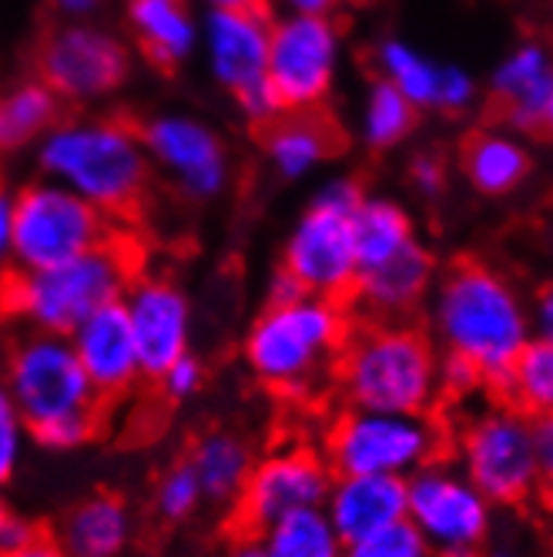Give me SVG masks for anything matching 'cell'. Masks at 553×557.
I'll use <instances>...</instances> for the list:
<instances>
[{"instance_id": "39", "label": "cell", "mask_w": 553, "mask_h": 557, "mask_svg": "<svg viewBox=\"0 0 553 557\" xmlns=\"http://www.w3.org/2000/svg\"><path fill=\"white\" fill-rule=\"evenodd\" d=\"M410 175H413V185L423 195H440L447 188V162L440 154H432V151H423V154L413 158Z\"/></svg>"}, {"instance_id": "32", "label": "cell", "mask_w": 553, "mask_h": 557, "mask_svg": "<svg viewBox=\"0 0 553 557\" xmlns=\"http://www.w3.org/2000/svg\"><path fill=\"white\" fill-rule=\"evenodd\" d=\"M419 122V108L400 91L392 88L389 82H379L373 85L369 91V108H366V138L373 148H392L400 145L403 138L413 135Z\"/></svg>"}, {"instance_id": "21", "label": "cell", "mask_w": 553, "mask_h": 557, "mask_svg": "<svg viewBox=\"0 0 553 557\" xmlns=\"http://www.w3.org/2000/svg\"><path fill=\"white\" fill-rule=\"evenodd\" d=\"M141 141L148 154H154L168 172L178 175L188 195L209 198L225 185V148L205 125L162 117V122L141 125Z\"/></svg>"}, {"instance_id": "19", "label": "cell", "mask_w": 553, "mask_h": 557, "mask_svg": "<svg viewBox=\"0 0 553 557\" xmlns=\"http://www.w3.org/2000/svg\"><path fill=\"white\" fill-rule=\"evenodd\" d=\"M323 510L345 544L373 537L406 521V481L382 473L332 476Z\"/></svg>"}, {"instance_id": "14", "label": "cell", "mask_w": 553, "mask_h": 557, "mask_svg": "<svg viewBox=\"0 0 553 557\" xmlns=\"http://www.w3.org/2000/svg\"><path fill=\"white\" fill-rule=\"evenodd\" d=\"M339 34L336 24L323 14H302L268 37V91L279 108H309L323 104L336 71Z\"/></svg>"}, {"instance_id": "33", "label": "cell", "mask_w": 553, "mask_h": 557, "mask_svg": "<svg viewBox=\"0 0 553 557\" xmlns=\"http://www.w3.org/2000/svg\"><path fill=\"white\" fill-rule=\"evenodd\" d=\"M151 507H154V513L162 517L165 524H188V521L199 517L202 507H209L199 476H194V470L188 467L185 457L168 463L162 473L154 476Z\"/></svg>"}, {"instance_id": "1", "label": "cell", "mask_w": 553, "mask_h": 557, "mask_svg": "<svg viewBox=\"0 0 553 557\" xmlns=\"http://www.w3.org/2000/svg\"><path fill=\"white\" fill-rule=\"evenodd\" d=\"M429 293V339L447 360L469 367L480 386L497 393L533 339L530 309L517 286L490 262L463 256L447 265Z\"/></svg>"}, {"instance_id": "46", "label": "cell", "mask_w": 553, "mask_h": 557, "mask_svg": "<svg viewBox=\"0 0 553 557\" xmlns=\"http://www.w3.org/2000/svg\"><path fill=\"white\" fill-rule=\"evenodd\" d=\"M292 4L302 14H323V17H329V11H336L342 4H369V0H292Z\"/></svg>"}, {"instance_id": "13", "label": "cell", "mask_w": 553, "mask_h": 557, "mask_svg": "<svg viewBox=\"0 0 553 557\" xmlns=\"http://www.w3.org/2000/svg\"><path fill=\"white\" fill-rule=\"evenodd\" d=\"M30 64L34 82L48 85L67 104L101 98L128 77L125 45L95 27H45Z\"/></svg>"}, {"instance_id": "3", "label": "cell", "mask_w": 553, "mask_h": 557, "mask_svg": "<svg viewBox=\"0 0 553 557\" xmlns=\"http://www.w3.org/2000/svg\"><path fill=\"white\" fill-rule=\"evenodd\" d=\"M332 386L352 410L429 413L443 396L440 349L410 320L352 323L332 367Z\"/></svg>"}, {"instance_id": "51", "label": "cell", "mask_w": 553, "mask_h": 557, "mask_svg": "<svg viewBox=\"0 0 553 557\" xmlns=\"http://www.w3.org/2000/svg\"><path fill=\"white\" fill-rule=\"evenodd\" d=\"M95 4V0H58V8L61 11H71V14H81Z\"/></svg>"}, {"instance_id": "24", "label": "cell", "mask_w": 553, "mask_h": 557, "mask_svg": "<svg viewBox=\"0 0 553 557\" xmlns=\"http://www.w3.org/2000/svg\"><path fill=\"white\" fill-rule=\"evenodd\" d=\"M185 460L194 470V476H199L205 504L235 507V500H239L249 473H252L255 450L242 433L212 426L194 436Z\"/></svg>"}, {"instance_id": "27", "label": "cell", "mask_w": 553, "mask_h": 557, "mask_svg": "<svg viewBox=\"0 0 553 557\" xmlns=\"http://www.w3.org/2000/svg\"><path fill=\"white\" fill-rule=\"evenodd\" d=\"M352 243L355 275H360L410 249L416 243V232L410 215L397 202H389V198H363L352 215Z\"/></svg>"}, {"instance_id": "4", "label": "cell", "mask_w": 553, "mask_h": 557, "mask_svg": "<svg viewBox=\"0 0 553 557\" xmlns=\"http://www.w3.org/2000/svg\"><path fill=\"white\" fill-rule=\"evenodd\" d=\"M352 323V306L323 296L268 302L242 339L246 370L279 396H309L332 380Z\"/></svg>"}, {"instance_id": "12", "label": "cell", "mask_w": 553, "mask_h": 557, "mask_svg": "<svg viewBox=\"0 0 553 557\" xmlns=\"http://www.w3.org/2000/svg\"><path fill=\"white\" fill-rule=\"evenodd\" d=\"M332 467L323 450L305 444H282L255 457L249 481L235 500V524L249 534H262L268 524L289 513L323 507L332 487Z\"/></svg>"}, {"instance_id": "31", "label": "cell", "mask_w": 553, "mask_h": 557, "mask_svg": "<svg viewBox=\"0 0 553 557\" xmlns=\"http://www.w3.org/2000/svg\"><path fill=\"white\" fill-rule=\"evenodd\" d=\"M376 64H379L382 82L400 88L416 108H437L447 67H437L429 58H423L419 51H413L400 41H386L376 51Z\"/></svg>"}, {"instance_id": "52", "label": "cell", "mask_w": 553, "mask_h": 557, "mask_svg": "<svg viewBox=\"0 0 553 557\" xmlns=\"http://www.w3.org/2000/svg\"><path fill=\"white\" fill-rule=\"evenodd\" d=\"M432 557H483L480 550H443V554H432Z\"/></svg>"}, {"instance_id": "26", "label": "cell", "mask_w": 553, "mask_h": 557, "mask_svg": "<svg viewBox=\"0 0 553 557\" xmlns=\"http://www.w3.org/2000/svg\"><path fill=\"white\" fill-rule=\"evenodd\" d=\"M128 24L135 48L154 71L175 74L181 67L194 41L188 0H128Z\"/></svg>"}, {"instance_id": "37", "label": "cell", "mask_w": 553, "mask_h": 557, "mask_svg": "<svg viewBox=\"0 0 553 557\" xmlns=\"http://www.w3.org/2000/svg\"><path fill=\"white\" fill-rule=\"evenodd\" d=\"M205 380H209L205 363L194 352H185L181 360H175L154 383L162 386V393L172 404H185V400H194V396L205 389Z\"/></svg>"}, {"instance_id": "41", "label": "cell", "mask_w": 553, "mask_h": 557, "mask_svg": "<svg viewBox=\"0 0 553 557\" xmlns=\"http://www.w3.org/2000/svg\"><path fill=\"white\" fill-rule=\"evenodd\" d=\"M530 320H533V336L553 343V278L537 289L533 306H530Z\"/></svg>"}, {"instance_id": "28", "label": "cell", "mask_w": 553, "mask_h": 557, "mask_svg": "<svg viewBox=\"0 0 553 557\" xmlns=\"http://www.w3.org/2000/svg\"><path fill=\"white\" fill-rule=\"evenodd\" d=\"M67 101H61L48 85L27 82L0 101V151H14L34 135L54 132L64 122Z\"/></svg>"}, {"instance_id": "8", "label": "cell", "mask_w": 553, "mask_h": 557, "mask_svg": "<svg viewBox=\"0 0 553 557\" xmlns=\"http://www.w3.org/2000/svg\"><path fill=\"white\" fill-rule=\"evenodd\" d=\"M456 460L466 481L490 504H524L537 494L540 463L533 450L530 417L506 400L483 404L456 430Z\"/></svg>"}, {"instance_id": "2", "label": "cell", "mask_w": 553, "mask_h": 557, "mask_svg": "<svg viewBox=\"0 0 553 557\" xmlns=\"http://www.w3.org/2000/svg\"><path fill=\"white\" fill-rule=\"evenodd\" d=\"M141 272V238L131 225H117L98 249L51 269H0V320L30 333L71 336L91 312L122 302Z\"/></svg>"}, {"instance_id": "15", "label": "cell", "mask_w": 553, "mask_h": 557, "mask_svg": "<svg viewBox=\"0 0 553 557\" xmlns=\"http://www.w3.org/2000/svg\"><path fill=\"white\" fill-rule=\"evenodd\" d=\"M131 336L141 356V373L154 383L175 360L191 352V302L168 275L141 272L122 296Z\"/></svg>"}, {"instance_id": "11", "label": "cell", "mask_w": 553, "mask_h": 557, "mask_svg": "<svg viewBox=\"0 0 553 557\" xmlns=\"http://www.w3.org/2000/svg\"><path fill=\"white\" fill-rule=\"evenodd\" d=\"M493 504L447 460H432L406 476V521L429 544L443 550H480L490 534Z\"/></svg>"}, {"instance_id": "34", "label": "cell", "mask_w": 553, "mask_h": 557, "mask_svg": "<svg viewBox=\"0 0 553 557\" xmlns=\"http://www.w3.org/2000/svg\"><path fill=\"white\" fill-rule=\"evenodd\" d=\"M30 426L24 413L17 410L8 383L0 380V487H8L21 473L27 450H30Z\"/></svg>"}, {"instance_id": "17", "label": "cell", "mask_w": 553, "mask_h": 557, "mask_svg": "<svg viewBox=\"0 0 553 557\" xmlns=\"http://www.w3.org/2000/svg\"><path fill=\"white\" fill-rule=\"evenodd\" d=\"M252 135L282 175H302L312 165L339 158L349 135L326 104L275 108L252 122Z\"/></svg>"}, {"instance_id": "5", "label": "cell", "mask_w": 553, "mask_h": 557, "mask_svg": "<svg viewBox=\"0 0 553 557\" xmlns=\"http://www.w3.org/2000/svg\"><path fill=\"white\" fill-rule=\"evenodd\" d=\"M45 169L117 225H135L151 206L154 175L148 148L141 125L128 114L54 128Z\"/></svg>"}, {"instance_id": "49", "label": "cell", "mask_w": 553, "mask_h": 557, "mask_svg": "<svg viewBox=\"0 0 553 557\" xmlns=\"http://www.w3.org/2000/svg\"><path fill=\"white\" fill-rule=\"evenodd\" d=\"M11 517H14V510H11V504L4 497V487H0V554H4V547H8V524H11Z\"/></svg>"}, {"instance_id": "18", "label": "cell", "mask_w": 553, "mask_h": 557, "mask_svg": "<svg viewBox=\"0 0 553 557\" xmlns=\"http://www.w3.org/2000/svg\"><path fill=\"white\" fill-rule=\"evenodd\" d=\"M67 339L77 352V363L85 367L95 393L101 396V404L122 400L138 383H144L141 356L122 302H111L91 312Z\"/></svg>"}, {"instance_id": "10", "label": "cell", "mask_w": 553, "mask_h": 557, "mask_svg": "<svg viewBox=\"0 0 553 557\" xmlns=\"http://www.w3.org/2000/svg\"><path fill=\"white\" fill-rule=\"evenodd\" d=\"M117 222L71 188L27 185L14 198V269H51L108 243Z\"/></svg>"}, {"instance_id": "42", "label": "cell", "mask_w": 553, "mask_h": 557, "mask_svg": "<svg viewBox=\"0 0 553 557\" xmlns=\"http://www.w3.org/2000/svg\"><path fill=\"white\" fill-rule=\"evenodd\" d=\"M530 433H533L537 463H540V473H543V470L553 467V413L530 417Z\"/></svg>"}, {"instance_id": "30", "label": "cell", "mask_w": 553, "mask_h": 557, "mask_svg": "<svg viewBox=\"0 0 553 557\" xmlns=\"http://www.w3.org/2000/svg\"><path fill=\"white\" fill-rule=\"evenodd\" d=\"M268 557H342L345 541L336 534L323 507L289 513L259 534Z\"/></svg>"}, {"instance_id": "35", "label": "cell", "mask_w": 553, "mask_h": 557, "mask_svg": "<svg viewBox=\"0 0 553 557\" xmlns=\"http://www.w3.org/2000/svg\"><path fill=\"white\" fill-rule=\"evenodd\" d=\"M101 420H104V413H85V417H64V420L45 423V426H34L30 444L48 454H74V450H81L98 441Z\"/></svg>"}, {"instance_id": "48", "label": "cell", "mask_w": 553, "mask_h": 557, "mask_svg": "<svg viewBox=\"0 0 553 557\" xmlns=\"http://www.w3.org/2000/svg\"><path fill=\"white\" fill-rule=\"evenodd\" d=\"M533 135H537V138H546V141H553V95H550V98H546V104H543V114H540V122H537Z\"/></svg>"}, {"instance_id": "53", "label": "cell", "mask_w": 553, "mask_h": 557, "mask_svg": "<svg viewBox=\"0 0 553 557\" xmlns=\"http://www.w3.org/2000/svg\"><path fill=\"white\" fill-rule=\"evenodd\" d=\"M483 557H520L517 550H510V547H497V550H490V554H483Z\"/></svg>"}, {"instance_id": "44", "label": "cell", "mask_w": 553, "mask_h": 557, "mask_svg": "<svg viewBox=\"0 0 553 557\" xmlns=\"http://www.w3.org/2000/svg\"><path fill=\"white\" fill-rule=\"evenodd\" d=\"M218 557H268V550L262 547L259 534L242 531L239 537H231V541L222 547V554H218Z\"/></svg>"}, {"instance_id": "43", "label": "cell", "mask_w": 553, "mask_h": 557, "mask_svg": "<svg viewBox=\"0 0 553 557\" xmlns=\"http://www.w3.org/2000/svg\"><path fill=\"white\" fill-rule=\"evenodd\" d=\"M11 243H14V198H8L0 185V269L11 265Z\"/></svg>"}, {"instance_id": "22", "label": "cell", "mask_w": 553, "mask_h": 557, "mask_svg": "<svg viewBox=\"0 0 553 557\" xmlns=\"http://www.w3.org/2000/svg\"><path fill=\"white\" fill-rule=\"evenodd\" d=\"M432 283H437V262L432 256L413 243L389 262L355 275V289L349 306L363 309L366 320H410V315L426 302Z\"/></svg>"}, {"instance_id": "29", "label": "cell", "mask_w": 553, "mask_h": 557, "mask_svg": "<svg viewBox=\"0 0 553 557\" xmlns=\"http://www.w3.org/2000/svg\"><path fill=\"white\" fill-rule=\"evenodd\" d=\"M500 400L527 417L553 413V343L533 336L500 383Z\"/></svg>"}, {"instance_id": "25", "label": "cell", "mask_w": 553, "mask_h": 557, "mask_svg": "<svg viewBox=\"0 0 553 557\" xmlns=\"http://www.w3.org/2000/svg\"><path fill=\"white\" fill-rule=\"evenodd\" d=\"M460 169L466 175V182L477 188L487 198H500L517 191L527 175L533 172V158L530 151L513 141L510 135H503L500 128H473L460 138L456 148Z\"/></svg>"}, {"instance_id": "36", "label": "cell", "mask_w": 553, "mask_h": 557, "mask_svg": "<svg viewBox=\"0 0 553 557\" xmlns=\"http://www.w3.org/2000/svg\"><path fill=\"white\" fill-rule=\"evenodd\" d=\"M342 557H432V550L416 534V528L410 521H403V524H392L373 537L345 544Z\"/></svg>"}, {"instance_id": "50", "label": "cell", "mask_w": 553, "mask_h": 557, "mask_svg": "<svg viewBox=\"0 0 553 557\" xmlns=\"http://www.w3.org/2000/svg\"><path fill=\"white\" fill-rule=\"evenodd\" d=\"M537 494H540L543 507H546V510L553 513V467L540 473V484H537Z\"/></svg>"}, {"instance_id": "47", "label": "cell", "mask_w": 553, "mask_h": 557, "mask_svg": "<svg viewBox=\"0 0 553 557\" xmlns=\"http://www.w3.org/2000/svg\"><path fill=\"white\" fill-rule=\"evenodd\" d=\"M218 11H268V0H212Z\"/></svg>"}, {"instance_id": "38", "label": "cell", "mask_w": 553, "mask_h": 557, "mask_svg": "<svg viewBox=\"0 0 553 557\" xmlns=\"http://www.w3.org/2000/svg\"><path fill=\"white\" fill-rule=\"evenodd\" d=\"M473 98H477V85H473L460 67H447L443 71V88H440L437 108L456 114V111H466L473 104Z\"/></svg>"}, {"instance_id": "40", "label": "cell", "mask_w": 553, "mask_h": 557, "mask_svg": "<svg viewBox=\"0 0 553 557\" xmlns=\"http://www.w3.org/2000/svg\"><path fill=\"white\" fill-rule=\"evenodd\" d=\"M0 557H67V554L61 550V544L54 541V534H51V531L37 528L27 541L4 547V554H0Z\"/></svg>"}, {"instance_id": "7", "label": "cell", "mask_w": 553, "mask_h": 557, "mask_svg": "<svg viewBox=\"0 0 553 557\" xmlns=\"http://www.w3.org/2000/svg\"><path fill=\"white\" fill-rule=\"evenodd\" d=\"M0 380L8 383L27 426H45L64 417L104 413L85 367L67 336L17 330L4 352Z\"/></svg>"}, {"instance_id": "6", "label": "cell", "mask_w": 553, "mask_h": 557, "mask_svg": "<svg viewBox=\"0 0 553 557\" xmlns=\"http://www.w3.org/2000/svg\"><path fill=\"white\" fill-rule=\"evenodd\" d=\"M447 430L432 413H379L342 407L323 436V457L336 476L382 473L413 476L432 460H443Z\"/></svg>"}, {"instance_id": "20", "label": "cell", "mask_w": 553, "mask_h": 557, "mask_svg": "<svg viewBox=\"0 0 553 557\" xmlns=\"http://www.w3.org/2000/svg\"><path fill=\"white\" fill-rule=\"evenodd\" d=\"M51 534L67 557H128L138 534L135 507L117 491H91L58 517Z\"/></svg>"}, {"instance_id": "23", "label": "cell", "mask_w": 553, "mask_h": 557, "mask_svg": "<svg viewBox=\"0 0 553 557\" xmlns=\"http://www.w3.org/2000/svg\"><path fill=\"white\" fill-rule=\"evenodd\" d=\"M550 95H553L550 54L540 45H524L493 71L487 122L493 128H513L533 135Z\"/></svg>"}, {"instance_id": "16", "label": "cell", "mask_w": 553, "mask_h": 557, "mask_svg": "<svg viewBox=\"0 0 553 557\" xmlns=\"http://www.w3.org/2000/svg\"><path fill=\"white\" fill-rule=\"evenodd\" d=\"M268 11H218L212 21V58L218 82L242 101L252 122L275 111L268 91Z\"/></svg>"}, {"instance_id": "45", "label": "cell", "mask_w": 553, "mask_h": 557, "mask_svg": "<svg viewBox=\"0 0 553 557\" xmlns=\"http://www.w3.org/2000/svg\"><path fill=\"white\" fill-rule=\"evenodd\" d=\"M533 235H537V246L543 249V256L553 262V195H550V202L543 206V212L533 222Z\"/></svg>"}, {"instance_id": "9", "label": "cell", "mask_w": 553, "mask_h": 557, "mask_svg": "<svg viewBox=\"0 0 553 557\" xmlns=\"http://www.w3.org/2000/svg\"><path fill=\"white\" fill-rule=\"evenodd\" d=\"M363 198L366 195L360 182H336L315 198L292 228L279 269L296 278L305 296H323L349 306L355 289L352 215Z\"/></svg>"}]
</instances>
